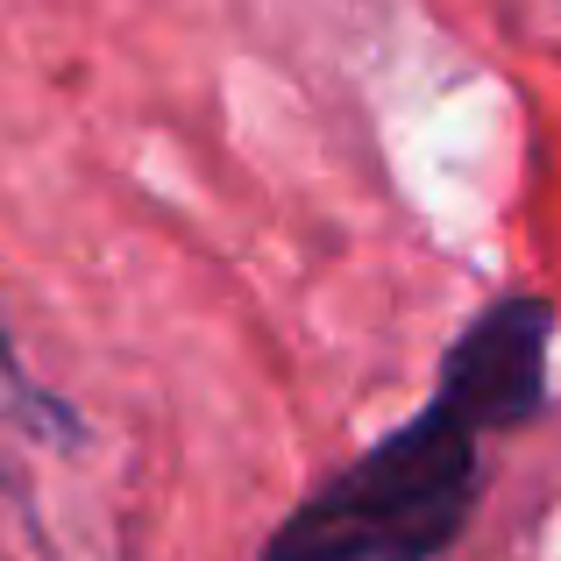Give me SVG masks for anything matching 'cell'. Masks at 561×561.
Masks as SVG:
<instances>
[{
  "instance_id": "1",
  "label": "cell",
  "mask_w": 561,
  "mask_h": 561,
  "mask_svg": "<svg viewBox=\"0 0 561 561\" xmlns=\"http://www.w3.org/2000/svg\"><path fill=\"white\" fill-rule=\"evenodd\" d=\"M548 299H491L448 342L434 398L328 483H313L256 561H440L477 512L483 440L534 426L548 405Z\"/></svg>"
},
{
  "instance_id": "2",
  "label": "cell",
  "mask_w": 561,
  "mask_h": 561,
  "mask_svg": "<svg viewBox=\"0 0 561 561\" xmlns=\"http://www.w3.org/2000/svg\"><path fill=\"white\" fill-rule=\"evenodd\" d=\"M0 377H8L14 405H22L28 420L43 426V434H57V440H71V434H79V420H71V405H57L50 391H36V377L22 370V356H14V334H8V313H0Z\"/></svg>"
}]
</instances>
